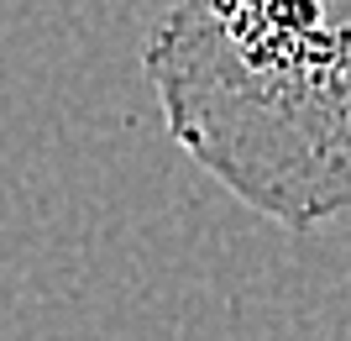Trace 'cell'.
Returning <instances> with one entry per match:
<instances>
[{"label":"cell","instance_id":"cell-1","mask_svg":"<svg viewBox=\"0 0 351 341\" xmlns=\"http://www.w3.org/2000/svg\"><path fill=\"white\" fill-rule=\"evenodd\" d=\"M162 132L304 237L351 215V0H173L142 43Z\"/></svg>","mask_w":351,"mask_h":341}]
</instances>
